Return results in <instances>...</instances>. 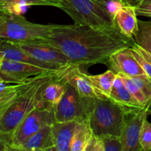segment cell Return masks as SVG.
Wrapping results in <instances>:
<instances>
[{"label":"cell","instance_id":"obj_19","mask_svg":"<svg viewBox=\"0 0 151 151\" xmlns=\"http://www.w3.org/2000/svg\"><path fill=\"white\" fill-rule=\"evenodd\" d=\"M37 76L32 77L28 81L20 83H9L0 81V116H1L13 104L22 90L24 89L29 83H31Z\"/></svg>","mask_w":151,"mask_h":151},{"label":"cell","instance_id":"obj_8","mask_svg":"<svg viewBox=\"0 0 151 151\" xmlns=\"http://www.w3.org/2000/svg\"><path fill=\"white\" fill-rule=\"evenodd\" d=\"M49 71L29 63L0 59V81L9 83H23Z\"/></svg>","mask_w":151,"mask_h":151},{"label":"cell","instance_id":"obj_7","mask_svg":"<svg viewBox=\"0 0 151 151\" xmlns=\"http://www.w3.org/2000/svg\"><path fill=\"white\" fill-rule=\"evenodd\" d=\"M55 122L54 109L38 107L32 111L16 128L7 144L1 147V150H17L29 137L47 125Z\"/></svg>","mask_w":151,"mask_h":151},{"label":"cell","instance_id":"obj_16","mask_svg":"<svg viewBox=\"0 0 151 151\" xmlns=\"http://www.w3.org/2000/svg\"><path fill=\"white\" fill-rule=\"evenodd\" d=\"M59 69L56 71L54 78L49 81L42 88L40 97L41 107L55 109L64 95L67 83L59 76Z\"/></svg>","mask_w":151,"mask_h":151},{"label":"cell","instance_id":"obj_3","mask_svg":"<svg viewBox=\"0 0 151 151\" xmlns=\"http://www.w3.org/2000/svg\"><path fill=\"white\" fill-rule=\"evenodd\" d=\"M131 114L110 98L96 97L89 122L95 135L120 137Z\"/></svg>","mask_w":151,"mask_h":151},{"label":"cell","instance_id":"obj_4","mask_svg":"<svg viewBox=\"0 0 151 151\" xmlns=\"http://www.w3.org/2000/svg\"><path fill=\"white\" fill-rule=\"evenodd\" d=\"M60 10L76 24L97 28H117L109 4L100 0H63Z\"/></svg>","mask_w":151,"mask_h":151},{"label":"cell","instance_id":"obj_23","mask_svg":"<svg viewBox=\"0 0 151 151\" xmlns=\"http://www.w3.org/2000/svg\"><path fill=\"white\" fill-rule=\"evenodd\" d=\"M131 50L146 75L151 80V53L136 41L131 45Z\"/></svg>","mask_w":151,"mask_h":151},{"label":"cell","instance_id":"obj_28","mask_svg":"<svg viewBox=\"0 0 151 151\" xmlns=\"http://www.w3.org/2000/svg\"><path fill=\"white\" fill-rule=\"evenodd\" d=\"M133 81L139 87L141 91L148 100L151 99V80L147 75L132 77Z\"/></svg>","mask_w":151,"mask_h":151},{"label":"cell","instance_id":"obj_11","mask_svg":"<svg viewBox=\"0 0 151 151\" xmlns=\"http://www.w3.org/2000/svg\"><path fill=\"white\" fill-rule=\"evenodd\" d=\"M147 114V105L128 118L120 136L124 151H141L140 137Z\"/></svg>","mask_w":151,"mask_h":151},{"label":"cell","instance_id":"obj_25","mask_svg":"<svg viewBox=\"0 0 151 151\" xmlns=\"http://www.w3.org/2000/svg\"><path fill=\"white\" fill-rule=\"evenodd\" d=\"M119 75V76L122 78L124 83L125 84V86H126V87L128 88V89L129 90L131 94H132V95L134 96V98L139 102V103L142 106H143V107L147 106L149 100L146 98V97L145 96V94H143L142 91H141L139 87L137 85V83L133 81L132 78L122 75Z\"/></svg>","mask_w":151,"mask_h":151},{"label":"cell","instance_id":"obj_33","mask_svg":"<svg viewBox=\"0 0 151 151\" xmlns=\"http://www.w3.org/2000/svg\"><path fill=\"white\" fill-rule=\"evenodd\" d=\"M147 114H151V99L149 100L148 103H147Z\"/></svg>","mask_w":151,"mask_h":151},{"label":"cell","instance_id":"obj_31","mask_svg":"<svg viewBox=\"0 0 151 151\" xmlns=\"http://www.w3.org/2000/svg\"><path fill=\"white\" fill-rule=\"evenodd\" d=\"M139 1L140 0H122V4L124 5H131L135 7Z\"/></svg>","mask_w":151,"mask_h":151},{"label":"cell","instance_id":"obj_22","mask_svg":"<svg viewBox=\"0 0 151 151\" xmlns=\"http://www.w3.org/2000/svg\"><path fill=\"white\" fill-rule=\"evenodd\" d=\"M94 134L89 119L78 122L72 138L70 151H86Z\"/></svg>","mask_w":151,"mask_h":151},{"label":"cell","instance_id":"obj_34","mask_svg":"<svg viewBox=\"0 0 151 151\" xmlns=\"http://www.w3.org/2000/svg\"><path fill=\"white\" fill-rule=\"evenodd\" d=\"M54 1H60V2H62L63 0H54Z\"/></svg>","mask_w":151,"mask_h":151},{"label":"cell","instance_id":"obj_26","mask_svg":"<svg viewBox=\"0 0 151 151\" xmlns=\"http://www.w3.org/2000/svg\"><path fill=\"white\" fill-rule=\"evenodd\" d=\"M140 147L142 151H151V122L145 121L140 137Z\"/></svg>","mask_w":151,"mask_h":151},{"label":"cell","instance_id":"obj_9","mask_svg":"<svg viewBox=\"0 0 151 151\" xmlns=\"http://www.w3.org/2000/svg\"><path fill=\"white\" fill-rule=\"evenodd\" d=\"M45 41L46 40H41L19 44L24 51L44 63L60 66H67L71 64L69 58L63 52L47 43Z\"/></svg>","mask_w":151,"mask_h":151},{"label":"cell","instance_id":"obj_18","mask_svg":"<svg viewBox=\"0 0 151 151\" xmlns=\"http://www.w3.org/2000/svg\"><path fill=\"white\" fill-rule=\"evenodd\" d=\"M78 122L69 121L65 122H55L52 125L55 151H70L72 138Z\"/></svg>","mask_w":151,"mask_h":151},{"label":"cell","instance_id":"obj_1","mask_svg":"<svg viewBox=\"0 0 151 151\" xmlns=\"http://www.w3.org/2000/svg\"><path fill=\"white\" fill-rule=\"evenodd\" d=\"M46 42L63 52L71 64L91 66L106 63L117 50L131 47L133 38L117 28H97L74 24H56Z\"/></svg>","mask_w":151,"mask_h":151},{"label":"cell","instance_id":"obj_12","mask_svg":"<svg viewBox=\"0 0 151 151\" xmlns=\"http://www.w3.org/2000/svg\"><path fill=\"white\" fill-rule=\"evenodd\" d=\"M80 67L74 64L63 66L59 69V76L66 83L75 88L82 97L87 98L97 97L86 74L82 72Z\"/></svg>","mask_w":151,"mask_h":151},{"label":"cell","instance_id":"obj_30","mask_svg":"<svg viewBox=\"0 0 151 151\" xmlns=\"http://www.w3.org/2000/svg\"><path fill=\"white\" fill-rule=\"evenodd\" d=\"M86 151H105L104 143L102 137L94 134L86 149Z\"/></svg>","mask_w":151,"mask_h":151},{"label":"cell","instance_id":"obj_2","mask_svg":"<svg viewBox=\"0 0 151 151\" xmlns=\"http://www.w3.org/2000/svg\"><path fill=\"white\" fill-rule=\"evenodd\" d=\"M57 70L49 71L38 75L31 83L22 90L13 104L0 116L1 147L7 144L19 124L32 111L41 107L40 97L42 88L54 78Z\"/></svg>","mask_w":151,"mask_h":151},{"label":"cell","instance_id":"obj_32","mask_svg":"<svg viewBox=\"0 0 151 151\" xmlns=\"http://www.w3.org/2000/svg\"><path fill=\"white\" fill-rule=\"evenodd\" d=\"M100 1H103V2L106 3V4H109V8H110V4H111L112 2H120L122 3V0H100Z\"/></svg>","mask_w":151,"mask_h":151},{"label":"cell","instance_id":"obj_13","mask_svg":"<svg viewBox=\"0 0 151 151\" xmlns=\"http://www.w3.org/2000/svg\"><path fill=\"white\" fill-rule=\"evenodd\" d=\"M0 59L29 63L49 70H57L65 66L41 61L24 51L19 43L5 39H1L0 41Z\"/></svg>","mask_w":151,"mask_h":151},{"label":"cell","instance_id":"obj_17","mask_svg":"<svg viewBox=\"0 0 151 151\" xmlns=\"http://www.w3.org/2000/svg\"><path fill=\"white\" fill-rule=\"evenodd\" d=\"M109 98L125 108L131 114L137 113L144 108L134 98L124 83L122 78L117 75L115 78Z\"/></svg>","mask_w":151,"mask_h":151},{"label":"cell","instance_id":"obj_5","mask_svg":"<svg viewBox=\"0 0 151 151\" xmlns=\"http://www.w3.org/2000/svg\"><path fill=\"white\" fill-rule=\"evenodd\" d=\"M56 24L32 23L20 14L0 13V38L18 43L47 40Z\"/></svg>","mask_w":151,"mask_h":151},{"label":"cell","instance_id":"obj_15","mask_svg":"<svg viewBox=\"0 0 151 151\" xmlns=\"http://www.w3.org/2000/svg\"><path fill=\"white\" fill-rule=\"evenodd\" d=\"M52 125H47L29 137L16 151H55Z\"/></svg>","mask_w":151,"mask_h":151},{"label":"cell","instance_id":"obj_14","mask_svg":"<svg viewBox=\"0 0 151 151\" xmlns=\"http://www.w3.org/2000/svg\"><path fill=\"white\" fill-rule=\"evenodd\" d=\"M114 20L116 27L122 35L134 39L139 30V19L135 7L122 4L115 12Z\"/></svg>","mask_w":151,"mask_h":151},{"label":"cell","instance_id":"obj_29","mask_svg":"<svg viewBox=\"0 0 151 151\" xmlns=\"http://www.w3.org/2000/svg\"><path fill=\"white\" fill-rule=\"evenodd\" d=\"M134 7L137 16L151 17V0H140Z\"/></svg>","mask_w":151,"mask_h":151},{"label":"cell","instance_id":"obj_21","mask_svg":"<svg viewBox=\"0 0 151 151\" xmlns=\"http://www.w3.org/2000/svg\"><path fill=\"white\" fill-rule=\"evenodd\" d=\"M27 6H50L60 8L61 2L54 0H0V12L19 14L21 8Z\"/></svg>","mask_w":151,"mask_h":151},{"label":"cell","instance_id":"obj_20","mask_svg":"<svg viewBox=\"0 0 151 151\" xmlns=\"http://www.w3.org/2000/svg\"><path fill=\"white\" fill-rule=\"evenodd\" d=\"M91 82L97 97L99 98H109L116 75L111 69L100 75H91L86 74Z\"/></svg>","mask_w":151,"mask_h":151},{"label":"cell","instance_id":"obj_24","mask_svg":"<svg viewBox=\"0 0 151 151\" xmlns=\"http://www.w3.org/2000/svg\"><path fill=\"white\" fill-rule=\"evenodd\" d=\"M134 40L151 53V22L139 19V30Z\"/></svg>","mask_w":151,"mask_h":151},{"label":"cell","instance_id":"obj_27","mask_svg":"<svg viewBox=\"0 0 151 151\" xmlns=\"http://www.w3.org/2000/svg\"><path fill=\"white\" fill-rule=\"evenodd\" d=\"M105 151H124L120 137L106 135L102 137Z\"/></svg>","mask_w":151,"mask_h":151},{"label":"cell","instance_id":"obj_6","mask_svg":"<svg viewBox=\"0 0 151 151\" xmlns=\"http://www.w3.org/2000/svg\"><path fill=\"white\" fill-rule=\"evenodd\" d=\"M95 99L82 97L75 88L67 84L64 95L54 109L55 122H81L90 119Z\"/></svg>","mask_w":151,"mask_h":151},{"label":"cell","instance_id":"obj_10","mask_svg":"<svg viewBox=\"0 0 151 151\" xmlns=\"http://www.w3.org/2000/svg\"><path fill=\"white\" fill-rule=\"evenodd\" d=\"M105 64L116 75H122L130 78L146 75L131 52V47L122 48L114 52Z\"/></svg>","mask_w":151,"mask_h":151}]
</instances>
